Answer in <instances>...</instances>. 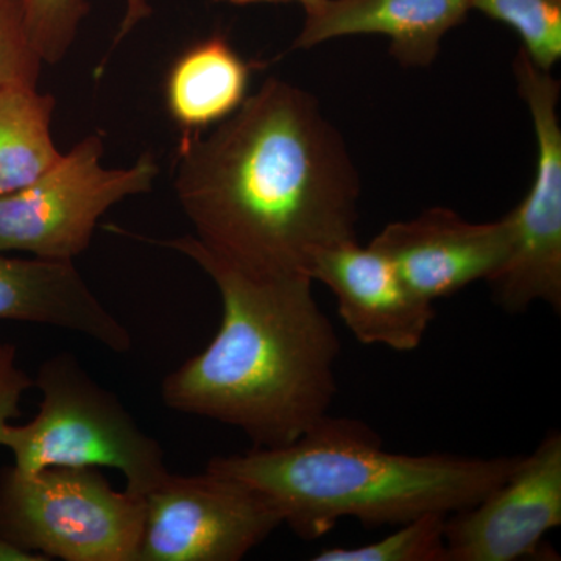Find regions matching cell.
Masks as SVG:
<instances>
[{
	"label": "cell",
	"mask_w": 561,
	"mask_h": 561,
	"mask_svg": "<svg viewBox=\"0 0 561 561\" xmlns=\"http://www.w3.org/2000/svg\"><path fill=\"white\" fill-rule=\"evenodd\" d=\"M55 105L38 88L0 90V197L28 186L60 160L51 136Z\"/></svg>",
	"instance_id": "9a60e30c"
},
{
	"label": "cell",
	"mask_w": 561,
	"mask_h": 561,
	"mask_svg": "<svg viewBox=\"0 0 561 561\" xmlns=\"http://www.w3.org/2000/svg\"><path fill=\"white\" fill-rule=\"evenodd\" d=\"M130 236L190 257L221 298L216 337L162 381L169 409L236 427L254 448L289 445L330 415L341 342L309 276L242 271L192 234Z\"/></svg>",
	"instance_id": "7a4b0ae2"
},
{
	"label": "cell",
	"mask_w": 561,
	"mask_h": 561,
	"mask_svg": "<svg viewBox=\"0 0 561 561\" xmlns=\"http://www.w3.org/2000/svg\"><path fill=\"white\" fill-rule=\"evenodd\" d=\"M470 0H321L291 44L308 50L345 36L381 35L402 68H430L445 36L467 21Z\"/></svg>",
	"instance_id": "7c38bea8"
},
{
	"label": "cell",
	"mask_w": 561,
	"mask_h": 561,
	"mask_svg": "<svg viewBox=\"0 0 561 561\" xmlns=\"http://www.w3.org/2000/svg\"><path fill=\"white\" fill-rule=\"evenodd\" d=\"M33 387V379L18 364V350L0 343V438L13 419L21 416V398Z\"/></svg>",
	"instance_id": "ffe728a7"
},
{
	"label": "cell",
	"mask_w": 561,
	"mask_h": 561,
	"mask_svg": "<svg viewBox=\"0 0 561 561\" xmlns=\"http://www.w3.org/2000/svg\"><path fill=\"white\" fill-rule=\"evenodd\" d=\"M144 501L138 561H239L283 524L257 491L208 470L169 472Z\"/></svg>",
	"instance_id": "ba28073f"
},
{
	"label": "cell",
	"mask_w": 561,
	"mask_h": 561,
	"mask_svg": "<svg viewBox=\"0 0 561 561\" xmlns=\"http://www.w3.org/2000/svg\"><path fill=\"white\" fill-rule=\"evenodd\" d=\"M470 7L512 28L538 68L552 72L561 60V0H470Z\"/></svg>",
	"instance_id": "2e32d148"
},
{
	"label": "cell",
	"mask_w": 561,
	"mask_h": 561,
	"mask_svg": "<svg viewBox=\"0 0 561 561\" xmlns=\"http://www.w3.org/2000/svg\"><path fill=\"white\" fill-rule=\"evenodd\" d=\"M440 513L419 516L381 540L357 548H330L316 561H445V524Z\"/></svg>",
	"instance_id": "e0dca14e"
},
{
	"label": "cell",
	"mask_w": 561,
	"mask_h": 561,
	"mask_svg": "<svg viewBox=\"0 0 561 561\" xmlns=\"http://www.w3.org/2000/svg\"><path fill=\"white\" fill-rule=\"evenodd\" d=\"M309 276L335 295L339 316L364 345L416 350L434 320V302L409 289L382 253L357 239L319 251Z\"/></svg>",
	"instance_id": "8fae6325"
},
{
	"label": "cell",
	"mask_w": 561,
	"mask_h": 561,
	"mask_svg": "<svg viewBox=\"0 0 561 561\" xmlns=\"http://www.w3.org/2000/svg\"><path fill=\"white\" fill-rule=\"evenodd\" d=\"M144 516L95 468L0 470V537L47 560L138 561Z\"/></svg>",
	"instance_id": "5b68a950"
},
{
	"label": "cell",
	"mask_w": 561,
	"mask_h": 561,
	"mask_svg": "<svg viewBox=\"0 0 561 561\" xmlns=\"http://www.w3.org/2000/svg\"><path fill=\"white\" fill-rule=\"evenodd\" d=\"M561 526V434L549 432L478 504L445 524V561H516Z\"/></svg>",
	"instance_id": "9c48e42d"
},
{
	"label": "cell",
	"mask_w": 561,
	"mask_h": 561,
	"mask_svg": "<svg viewBox=\"0 0 561 561\" xmlns=\"http://www.w3.org/2000/svg\"><path fill=\"white\" fill-rule=\"evenodd\" d=\"M518 459L390 453L362 421L327 415L289 445L216 456L206 470L257 491L298 537L316 540L345 518L373 527L451 516L496 489Z\"/></svg>",
	"instance_id": "3957f363"
},
{
	"label": "cell",
	"mask_w": 561,
	"mask_h": 561,
	"mask_svg": "<svg viewBox=\"0 0 561 561\" xmlns=\"http://www.w3.org/2000/svg\"><path fill=\"white\" fill-rule=\"evenodd\" d=\"M0 320L49 324L127 353L130 331L95 297L73 261L10 257L0 253Z\"/></svg>",
	"instance_id": "4fadbf2b"
},
{
	"label": "cell",
	"mask_w": 561,
	"mask_h": 561,
	"mask_svg": "<svg viewBox=\"0 0 561 561\" xmlns=\"http://www.w3.org/2000/svg\"><path fill=\"white\" fill-rule=\"evenodd\" d=\"M250 65L224 36L194 44L165 79V108L184 133H203L228 119L249 98Z\"/></svg>",
	"instance_id": "5bb4252c"
},
{
	"label": "cell",
	"mask_w": 561,
	"mask_h": 561,
	"mask_svg": "<svg viewBox=\"0 0 561 561\" xmlns=\"http://www.w3.org/2000/svg\"><path fill=\"white\" fill-rule=\"evenodd\" d=\"M130 2V20L125 32L144 13V0ZM24 24L33 49L44 65H57L68 55L81 21L90 11L88 0H22Z\"/></svg>",
	"instance_id": "ac0fdd59"
},
{
	"label": "cell",
	"mask_w": 561,
	"mask_h": 561,
	"mask_svg": "<svg viewBox=\"0 0 561 561\" xmlns=\"http://www.w3.org/2000/svg\"><path fill=\"white\" fill-rule=\"evenodd\" d=\"M43 65L25 31L22 0H0V90L38 88Z\"/></svg>",
	"instance_id": "d6986e66"
},
{
	"label": "cell",
	"mask_w": 561,
	"mask_h": 561,
	"mask_svg": "<svg viewBox=\"0 0 561 561\" xmlns=\"http://www.w3.org/2000/svg\"><path fill=\"white\" fill-rule=\"evenodd\" d=\"M103 140L91 135L28 186L0 197V253L73 261L91 245L95 227L114 205L153 190L160 165L144 153L130 168L102 165Z\"/></svg>",
	"instance_id": "8992f818"
},
{
	"label": "cell",
	"mask_w": 561,
	"mask_h": 561,
	"mask_svg": "<svg viewBox=\"0 0 561 561\" xmlns=\"http://www.w3.org/2000/svg\"><path fill=\"white\" fill-rule=\"evenodd\" d=\"M173 184L192 236L242 271L309 276L319 251L357 239L360 176L342 133L275 77L209 135H181Z\"/></svg>",
	"instance_id": "6da1fadb"
},
{
	"label": "cell",
	"mask_w": 561,
	"mask_h": 561,
	"mask_svg": "<svg viewBox=\"0 0 561 561\" xmlns=\"http://www.w3.org/2000/svg\"><path fill=\"white\" fill-rule=\"evenodd\" d=\"M0 561H47V559L39 553L24 551L0 537Z\"/></svg>",
	"instance_id": "44dd1931"
},
{
	"label": "cell",
	"mask_w": 561,
	"mask_h": 561,
	"mask_svg": "<svg viewBox=\"0 0 561 561\" xmlns=\"http://www.w3.org/2000/svg\"><path fill=\"white\" fill-rule=\"evenodd\" d=\"M512 219L476 224L456 210L426 209L413 219L391 221L373 239L409 289L434 302L478 280H493L512 251Z\"/></svg>",
	"instance_id": "30bf717a"
},
{
	"label": "cell",
	"mask_w": 561,
	"mask_h": 561,
	"mask_svg": "<svg viewBox=\"0 0 561 561\" xmlns=\"http://www.w3.org/2000/svg\"><path fill=\"white\" fill-rule=\"evenodd\" d=\"M516 88L529 110L537 165L522 205L508 213L512 251L490 280L502 309L519 313L542 301L561 309V83L529 60L522 49L513 61Z\"/></svg>",
	"instance_id": "52a82bcc"
},
{
	"label": "cell",
	"mask_w": 561,
	"mask_h": 561,
	"mask_svg": "<svg viewBox=\"0 0 561 561\" xmlns=\"http://www.w3.org/2000/svg\"><path fill=\"white\" fill-rule=\"evenodd\" d=\"M216 3H230V5H253V3H300L302 10L312 9L321 0H214Z\"/></svg>",
	"instance_id": "7402d4cb"
},
{
	"label": "cell",
	"mask_w": 561,
	"mask_h": 561,
	"mask_svg": "<svg viewBox=\"0 0 561 561\" xmlns=\"http://www.w3.org/2000/svg\"><path fill=\"white\" fill-rule=\"evenodd\" d=\"M39 411L22 426L7 424L0 446L22 472L47 468H110L125 490L146 496L169 474L160 443L140 430L116 394L103 389L69 353L41 365L33 379Z\"/></svg>",
	"instance_id": "277c9868"
}]
</instances>
